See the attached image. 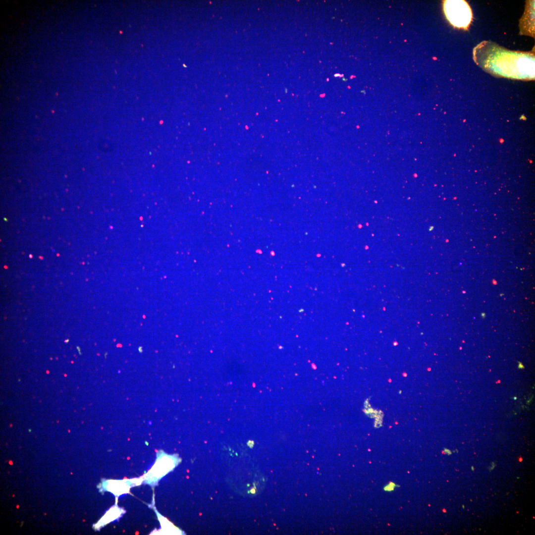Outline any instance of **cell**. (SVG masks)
<instances>
[{"instance_id": "obj_1", "label": "cell", "mask_w": 535, "mask_h": 535, "mask_svg": "<svg viewBox=\"0 0 535 535\" xmlns=\"http://www.w3.org/2000/svg\"><path fill=\"white\" fill-rule=\"evenodd\" d=\"M443 8L446 18L454 27L466 29L471 23L472 12L470 6L465 0H445Z\"/></svg>"}]
</instances>
